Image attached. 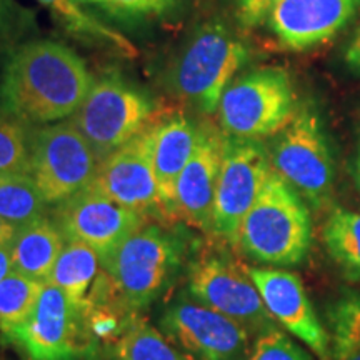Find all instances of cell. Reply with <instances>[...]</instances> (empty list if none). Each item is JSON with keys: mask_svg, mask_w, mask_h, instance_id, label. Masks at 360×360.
I'll list each match as a JSON object with an SVG mask.
<instances>
[{"mask_svg": "<svg viewBox=\"0 0 360 360\" xmlns=\"http://www.w3.org/2000/svg\"><path fill=\"white\" fill-rule=\"evenodd\" d=\"M17 232H19V229H17L15 225L0 217V249L11 250L13 240H15Z\"/></svg>", "mask_w": 360, "mask_h": 360, "instance_id": "obj_32", "label": "cell"}, {"mask_svg": "<svg viewBox=\"0 0 360 360\" xmlns=\"http://www.w3.org/2000/svg\"><path fill=\"white\" fill-rule=\"evenodd\" d=\"M270 174L272 165L262 141L225 135L209 238L237 249L242 220L257 200Z\"/></svg>", "mask_w": 360, "mask_h": 360, "instance_id": "obj_10", "label": "cell"}, {"mask_svg": "<svg viewBox=\"0 0 360 360\" xmlns=\"http://www.w3.org/2000/svg\"><path fill=\"white\" fill-rule=\"evenodd\" d=\"M247 270L277 326L302 342L319 360H334L330 335L310 302L302 278L278 267L247 265Z\"/></svg>", "mask_w": 360, "mask_h": 360, "instance_id": "obj_15", "label": "cell"}, {"mask_svg": "<svg viewBox=\"0 0 360 360\" xmlns=\"http://www.w3.org/2000/svg\"><path fill=\"white\" fill-rule=\"evenodd\" d=\"M109 360H191L184 355L160 328L137 319L124 335L109 347Z\"/></svg>", "mask_w": 360, "mask_h": 360, "instance_id": "obj_23", "label": "cell"}, {"mask_svg": "<svg viewBox=\"0 0 360 360\" xmlns=\"http://www.w3.org/2000/svg\"><path fill=\"white\" fill-rule=\"evenodd\" d=\"M352 177L355 182V187L360 193V137L357 141V147H355L354 157H352Z\"/></svg>", "mask_w": 360, "mask_h": 360, "instance_id": "obj_34", "label": "cell"}, {"mask_svg": "<svg viewBox=\"0 0 360 360\" xmlns=\"http://www.w3.org/2000/svg\"><path fill=\"white\" fill-rule=\"evenodd\" d=\"M2 340L25 360H97L102 347L82 310L49 282L29 319L4 332Z\"/></svg>", "mask_w": 360, "mask_h": 360, "instance_id": "obj_7", "label": "cell"}, {"mask_svg": "<svg viewBox=\"0 0 360 360\" xmlns=\"http://www.w3.org/2000/svg\"><path fill=\"white\" fill-rule=\"evenodd\" d=\"M312 240L309 204L272 170L242 220L236 250L264 267L285 269L307 259Z\"/></svg>", "mask_w": 360, "mask_h": 360, "instance_id": "obj_3", "label": "cell"}, {"mask_svg": "<svg viewBox=\"0 0 360 360\" xmlns=\"http://www.w3.org/2000/svg\"><path fill=\"white\" fill-rule=\"evenodd\" d=\"M75 2H79L80 6H98V7H103L105 11H109L112 13L114 11V2L115 0H75Z\"/></svg>", "mask_w": 360, "mask_h": 360, "instance_id": "obj_35", "label": "cell"}, {"mask_svg": "<svg viewBox=\"0 0 360 360\" xmlns=\"http://www.w3.org/2000/svg\"><path fill=\"white\" fill-rule=\"evenodd\" d=\"M342 360H360V352H354V354H350V355H347V357L342 359Z\"/></svg>", "mask_w": 360, "mask_h": 360, "instance_id": "obj_37", "label": "cell"}, {"mask_svg": "<svg viewBox=\"0 0 360 360\" xmlns=\"http://www.w3.org/2000/svg\"><path fill=\"white\" fill-rule=\"evenodd\" d=\"M7 15V0H0V25Z\"/></svg>", "mask_w": 360, "mask_h": 360, "instance_id": "obj_36", "label": "cell"}, {"mask_svg": "<svg viewBox=\"0 0 360 360\" xmlns=\"http://www.w3.org/2000/svg\"><path fill=\"white\" fill-rule=\"evenodd\" d=\"M84 58L56 40H30L8 57L0 82L4 107L39 127L70 119L92 89Z\"/></svg>", "mask_w": 360, "mask_h": 360, "instance_id": "obj_1", "label": "cell"}, {"mask_svg": "<svg viewBox=\"0 0 360 360\" xmlns=\"http://www.w3.org/2000/svg\"><path fill=\"white\" fill-rule=\"evenodd\" d=\"M32 132L34 125L0 109V175H30Z\"/></svg>", "mask_w": 360, "mask_h": 360, "instance_id": "obj_26", "label": "cell"}, {"mask_svg": "<svg viewBox=\"0 0 360 360\" xmlns=\"http://www.w3.org/2000/svg\"><path fill=\"white\" fill-rule=\"evenodd\" d=\"M45 283L12 270L0 281V334L24 323L37 304Z\"/></svg>", "mask_w": 360, "mask_h": 360, "instance_id": "obj_27", "label": "cell"}, {"mask_svg": "<svg viewBox=\"0 0 360 360\" xmlns=\"http://www.w3.org/2000/svg\"><path fill=\"white\" fill-rule=\"evenodd\" d=\"M12 270H13V265H12L11 252L0 249V281H4Z\"/></svg>", "mask_w": 360, "mask_h": 360, "instance_id": "obj_33", "label": "cell"}, {"mask_svg": "<svg viewBox=\"0 0 360 360\" xmlns=\"http://www.w3.org/2000/svg\"><path fill=\"white\" fill-rule=\"evenodd\" d=\"M97 167L96 150L70 119L34 127L30 177L49 207L84 191Z\"/></svg>", "mask_w": 360, "mask_h": 360, "instance_id": "obj_11", "label": "cell"}, {"mask_svg": "<svg viewBox=\"0 0 360 360\" xmlns=\"http://www.w3.org/2000/svg\"><path fill=\"white\" fill-rule=\"evenodd\" d=\"M225 134L209 120L199 124L195 148L182 170L175 188V210L179 222L210 236L212 209L219 174L222 167Z\"/></svg>", "mask_w": 360, "mask_h": 360, "instance_id": "obj_16", "label": "cell"}, {"mask_svg": "<svg viewBox=\"0 0 360 360\" xmlns=\"http://www.w3.org/2000/svg\"><path fill=\"white\" fill-rule=\"evenodd\" d=\"M344 58L349 69L352 70L354 74L360 75V27L355 30L352 39H350L347 49H345Z\"/></svg>", "mask_w": 360, "mask_h": 360, "instance_id": "obj_31", "label": "cell"}, {"mask_svg": "<svg viewBox=\"0 0 360 360\" xmlns=\"http://www.w3.org/2000/svg\"><path fill=\"white\" fill-rule=\"evenodd\" d=\"M65 242V236L51 214L24 225L19 229L8 250L13 270L37 282L47 283Z\"/></svg>", "mask_w": 360, "mask_h": 360, "instance_id": "obj_19", "label": "cell"}, {"mask_svg": "<svg viewBox=\"0 0 360 360\" xmlns=\"http://www.w3.org/2000/svg\"><path fill=\"white\" fill-rule=\"evenodd\" d=\"M105 277L102 260L92 247L75 240H67L58 255L49 283L69 297L72 304L85 314Z\"/></svg>", "mask_w": 360, "mask_h": 360, "instance_id": "obj_20", "label": "cell"}, {"mask_svg": "<svg viewBox=\"0 0 360 360\" xmlns=\"http://www.w3.org/2000/svg\"><path fill=\"white\" fill-rule=\"evenodd\" d=\"M270 165L309 207L323 209L334 191L335 164L326 127L312 103H299L294 119L265 143Z\"/></svg>", "mask_w": 360, "mask_h": 360, "instance_id": "obj_6", "label": "cell"}, {"mask_svg": "<svg viewBox=\"0 0 360 360\" xmlns=\"http://www.w3.org/2000/svg\"><path fill=\"white\" fill-rule=\"evenodd\" d=\"M159 115L146 94L119 75H105L94 82L70 120L84 134L101 162L143 132Z\"/></svg>", "mask_w": 360, "mask_h": 360, "instance_id": "obj_9", "label": "cell"}, {"mask_svg": "<svg viewBox=\"0 0 360 360\" xmlns=\"http://www.w3.org/2000/svg\"><path fill=\"white\" fill-rule=\"evenodd\" d=\"M47 204L30 175H0V217L17 229L47 215Z\"/></svg>", "mask_w": 360, "mask_h": 360, "instance_id": "obj_25", "label": "cell"}, {"mask_svg": "<svg viewBox=\"0 0 360 360\" xmlns=\"http://www.w3.org/2000/svg\"><path fill=\"white\" fill-rule=\"evenodd\" d=\"M159 328L191 360H247L254 340L244 326L193 300L186 289L165 304Z\"/></svg>", "mask_w": 360, "mask_h": 360, "instance_id": "obj_12", "label": "cell"}, {"mask_svg": "<svg viewBox=\"0 0 360 360\" xmlns=\"http://www.w3.org/2000/svg\"><path fill=\"white\" fill-rule=\"evenodd\" d=\"M276 0H237V19L244 29H255L265 22Z\"/></svg>", "mask_w": 360, "mask_h": 360, "instance_id": "obj_30", "label": "cell"}, {"mask_svg": "<svg viewBox=\"0 0 360 360\" xmlns=\"http://www.w3.org/2000/svg\"><path fill=\"white\" fill-rule=\"evenodd\" d=\"M295 337L281 327H272L255 335L247 360H314Z\"/></svg>", "mask_w": 360, "mask_h": 360, "instance_id": "obj_28", "label": "cell"}, {"mask_svg": "<svg viewBox=\"0 0 360 360\" xmlns=\"http://www.w3.org/2000/svg\"><path fill=\"white\" fill-rule=\"evenodd\" d=\"M51 217L67 240L92 247L102 262L125 238L150 222L90 186L53 205Z\"/></svg>", "mask_w": 360, "mask_h": 360, "instance_id": "obj_14", "label": "cell"}, {"mask_svg": "<svg viewBox=\"0 0 360 360\" xmlns=\"http://www.w3.org/2000/svg\"><path fill=\"white\" fill-rule=\"evenodd\" d=\"M232 250L212 238L209 244L199 242L188 260L184 289L193 300L227 315L255 337L277 327V322L265 309L247 265L238 262Z\"/></svg>", "mask_w": 360, "mask_h": 360, "instance_id": "obj_5", "label": "cell"}, {"mask_svg": "<svg viewBox=\"0 0 360 360\" xmlns=\"http://www.w3.org/2000/svg\"><path fill=\"white\" fill-rule=\"evenodd\" d=\"M39 2L69 34L94 44L107 45L125 57L137 56V47L125 35L103 25L96 17L85 12L75 0H39Z\"/></svg>", "mask_w": 360, "mask_h": 360, "instance_id": "obj_22", "label": "cell"}, {"mask_svg": "<svg viewBox=\"0 0 360 360\" xmlns=\"http://www.w3.org/2000/svg\"><path fill=\"white\" fill-rule=\"evenodd\" d=\"M360 11V0H276L269 29L290 51H309L334 39Z\"/></svg>", "mask_w": 360, "mask_h": 360, "instance_id": "obj_17", "label": "cell"}, {"mask_svg": "<svg viewBox=\"0 0 360 360\" xmlns=\"http://www.w3.org/2000/svg\"><path fill=\"white\" fill-rule=\"evenodd\" d=\"M322 244L349 281H360V212L330 209L322 225Z\"/></svg>", "mask_w": 360, "mask_h": 360, "instance_id": "obj_21", "label": "cell"}, {"mask_svg": "<svg viewBox=\"0 0 360 360\" xmlns=\"http://www.w3.org/2000/svg\"><path fill=\"white\" fill-rule=\"evenodd\" d=\"M154 124L98 162L89 186L142 217L165 222L152 162Z\"/></svg>", "mask_w": 360, "mask_h": 360, "instance_id": "obj_13", "label": "cell"}, {"mask_svg": "<svg viewBox=\"0 0 360 360\" xmlns=\"http://www.w3.org/2000/svg\"><path fill=\"white\" fill-rule=\"evenodd\" d=\"M249 51L220 19L202 24L170 65L167 87L202 114H217L225 89L247 62Z\"/></svg>", "mask_w": 360, "mask_h": 360, "instance_id": "obj_4", "label": "cell"}, {"mask_svg": "<svg viewBox=\"0 0 360 360\" xmlns=\"http://www.w3.org/2000/svg\"><path fill=\"white\" fill-rule=\"evenodd\" d=\"M187 227L150 220L125 238L102 262L115 300L132 317L167 297L177 285L195 245Z\"/></svg>", "mask_w": 360, "mask_h": 360, "instance_id": "obj_2", "label": "cell"}, {"mask_svg": "<svg viewBox=\"0 0 360 360\" xmlns=\"http://www.w3.org/2000/svg\"><path fill=\"white\" fill-rule=\"evenodd\" d=\"M199 137V125L192 122L182 110L165 112L157 117L152 142V162L159 187L164 220L179 224L175 210L177 180L186 169Z\"/></svg>", "mask_w": 360, "mask_h": 360, "instance_id": "obj_18", "label": "cell"}, {"mask_svg": "<svg viewBox=\"0 0 360 360\" xmlns=\"http://www.w3.org/2000/svg\"><path fill=\"white\" fill-rule=\"evenodd\" d=\"M332 359L342 360L360 352V290H345L326 309Z\"/></svg>", "mask_w": 360, "mask_h": 360, "instance_id": "obj_24", "label": "cell"}, {"mask_svg": "<svg viewBox=\"0 0 360 360\" xmlns=\"http://www.w3.org/2000/svg\"><path fill=\"white\" fill-rule=\"evenodd\" d=\"M179 0H115L114 15L124 19H157L172 12Z\"/></svg>", "mask_w": 360, "mask_h": 360, "instance_id": "obj_29", "label": "cell"}, {"mask_svg": "<svg viewBox=\"0 0 360 360\" xmlns=\"http://www.w3.org/2000/svg\"><path fill=\"white\" fill-rule=\"evenodd\" d=\"M297 107L294 84L285 70H250L225 89L217 109L219 127L231 137L264 142L294 119Z\"/></svg>", "mask_w": 360, "mask_h": 360, "instance_id": "obj_8", "label": "cell"}]
</instances>
